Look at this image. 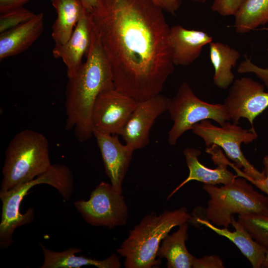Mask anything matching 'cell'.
<instances>
[{
	"label": "cell",
	"instance_id": "1f68e13d",
	"mask_svg": "<svg viewBox=\"0 0 268 268\" xmlns=\"http://www.w3.org/2000/svg\"><path fill=\"white\" fill-rule=\"evenodd\" d=\"M83 7L90 12L95 7L97 0H80Z\"/></svg>",
	"mask_w": 268,
	"mask_h": 268
},
{
	"label": "cell",
	"instance_id": "3957f363",
	"mask_svg": "<svg viewBox=\"0 0 268 268\" xmlns=\"http://www.w3.org/2000/svg\"><path fill=\"white\" fill-rule=\"evenodd\" d=\"M192 214L186 207L165 210L157 215L154 212L146 215L130 232L128 237L117 252L125 258L126 268H151L161 264L156 259L161 241L174 227L189 221Z\"/></svg>",
	"mask_w": 268,
	"mask_h": 268
},
{
	"label": "cell",
	"instance_id": "7a4b0ae2",
	"mask_svg": "<svg viewBox=\"0 0 268 268\" xmlns=\"http://www.w3.org/2000/svg\"><path fill=\"white\" fill-rule=\"evenodd\" d=\"M86 60L68 78L65 106V129H73L78 141L93 135L92 112L95 102L103 91L115 88L111 67L92 25L91 42Z\"/></svg>",
	"mask_w": 268,
	"mask_h": 268
},
{
	"label": "cell",
	"instance_id": "d6a6232c",
	"mask_svg": "<svg viewBox=\"0 0 268 268\" xmlns=\"http://www.w3.org/2000/svg\"><path fill=\"white\" fill-rule=\"evenodd\" d=\"M262 268H268V250H267Z\"/></svg>",
	"mask_w": 268,
	"mask_h": 268
},
{
	"label": "cell",
	"instance_id": "836d02e7",
	"mask_svg": "<svg viewBox=\"0 0 268 268\" xmlns=\"http://www.w3.org/2000/svg\"><path fill=\"white\" fill-rule=\"evenodd\" d=\"M195 2H200V3H204L207 0H192Z\"/></svg>",
	"mask_w": 268,
	"mask_h": 268
},
{
	"label": "cell",
	"instance_id": "52a82bcc",
	"mask_svg": "<svg viewBox=\"0 0 268 268\" xmlns=\"http://www.w3.org/2000/svg\"><path fill=\"white\" fill-rule=\"evenodd\" d=\"M193 133L201 138L206 147L215 144L221 148L227 157L238 168L243 169L237 172V176L250 180L262 181L265 178L263 171L257 170L246 158L241 149V144H248L258 136L254 128L244 129L236 124L226 122L220 127L213 125L208 120L196 124Z\"/></svg>",
	"mask_w": 268,
	"mask_h": 268
},
{
	"label": "cell",
	"instance_id": "83f0119b",
	"mask_svg": "<svg viewBox=\"0 0 268 268\" xmlns=\"http://www.w3.org/2000/svg\"><path fill=\"white\" fill-rule=\"evenodd\" d=\"M222 259L216 255L205 256L201 258H195L192 268H223Z\"/></svg>",
	"mask_w": 268,
	"mask_h": 268
},
{
	"label": "cell",
	"instance_id": "4fadbf2b",
	"mask_svg": "<svg viewBox=\"0 0 268 268\" xmlns=\"http://www.w3.org/2000/svg\"><path fill=\"white\" fill-rule=\"evenodd\" d=\"M205 152L210 155L215 165V168H209L201 164L199 160L201 155L199 149L186 148L184 150L187 165L189 170L188 177L178 185L168 196L169 199L177 191L187 183L195 180L205 184H228L238 177L228 169L230 162L224 154L220 147L212 144L205 149Z\"/></svg>",
	"mask_w": 268,
	"mask_h": 268
},
{
	"label": "cell",
	"instance_id": "4316f807",
	"mask_svg": "<svg viewBox=\"0 0 268 268\" xmlns=\"http://www.w3.org/2000/svg\"><path fill=\"white\" fill-rule=\"evenodd\" d=\"M237 72L239 73H254L263 81L268 92V68L257 66L245 56V59L239 64Z\"/></svg>",
	"mask_w": 268,
	"mask_h": 268
},
{
	"label": "cell",
	"instance_id": "277c9868",
	"mask_svg": "<svg viewBox=\"0 0 268 268\" xmlns=\"http://www.w3.org/2000/svg\"><path fill=\"white\" fill-rule=\"evenodd\" d=\"M52 164L46 137L32 130L20 131L11 139L5 151L0 192L32 180Z\"/></svg>",
	"mask_w": 268,
	"mask_h": 268
},
{
	"label": "cell",
	"instance_id": "4dcf8cb0",
	"mask_svg": "<svg viewBox=\"0 0 268 268\" xmlns=\"http://www.w3.org/2000/svg\"><path fill=\"white\" fill-rule=\"evenodd\" d=\"M29 0H0V13L23 6Z\"/></svg>",
	"mask_w": 268,
	"mask_h": 268
},
{
	"label": "cell",
	"instance_id": "9c48e42d",
	"mask_svg": "<svg viewBox=\"0 0 268 268\" xmlns=\"http://www.w3.org/2000/svg\"><path fill=\"white\" fill-rule=\"evenodd\" d=\"M73 205L92 226L112 229L125 225L128 219V208L122 194L105 182H101L92 191L88 200H80Z\"/></svg>",
	"mask_w": 268,
	"mask_h": 268
},
{
	"label": "cell",
	"instance_id": "2e32d148",
	"mask_svg": "<svg viewBox=\"0 0 268 268\" xmlns=\"http://www.w3.org/2000/svg\"><path fill=\"white\" fill-rule=\"evenodd\" d=\"M212 37L203 31L188 29L181 25L170 27L169 42L175 66H188L200 56L203 47Z\"/></svg>",
	"mask_w": 268,
	"mask_h": 268
},
{
	"label": "cell",
	"instance_id": "8992f818",
	"mask_svg": "<svg viewBox=\"0 0 268 268\" xmlns=\"http://www.w3.org/2000/svg\"><path fill=\"white\" fill-rule=\"evenodd\" d=\"M248 181L246 178L238 176L231 183L220 187L204 184L202 189L209 199L207 207L203 208L202 217L197 218L228 228L234 214L268 213V196L255 190Z\"/></svg>",
	"mask_w": 268,
	"mask_h": 268
},
{
	"label": "cell",
	"instance_id": "d6986e66",
	"mask_svg": "<svg viewBox=\"0 0 268 268\" xmlns=\"http://www.w3.org/2000/svg\"><path fill=\"white\" fill-rule=\"evenodd\" d=\"M40 246L44 255V262L41 268H79L85 266H93L98 268L121 267L119 258L115 254L106 259L99 260L75 256V254L81 252L77 248L71 247L62 252H56L46 248L42 244H40Z\"/></svg>",
	"mask_w": 268,
	"mask_h": 268
},
{
	"label": "cell",
	"instance_id": "cb8c5ba5",
	"mask_svg": "<svg viewBox=\"0 0 268 268\" xmlns=\"http://www.w3.org/2000/svg\"><path fill=\"white\" fill-rule=\"evenodd\" d=\"M238 221L257 243L268 250V213L238 215Z\"/></svg>",
	"mask_w": 268,
	"mask_h": 268
},
{
	"label": "cell",
	"instance_id": "5b68a950",
	"mask_svg": "<svg viewBox=\"0 0 268 268\" xmlns=\"http://www.w3.org/2000/svg\"><path fill=\"white\" fill-rule=\"evenodd\" d=\"M45 184L55 188L65 200H69L74 190L72 173L64 164H54L44 173L31 181L4 192H0L2 202L0 223V247L6 248L13 243L12 234L15 229L31 223L34 217V210L29 208L26 212H20V206L24 197L32 187Z\"/></svg>",
	"mask_w": 268,
	"mask_h": 268
},
{
	"label": "cell",
	"instance_id": "603a6c76",
	"mask_svg": "<svg viewBox=\"0 0 268 268\" xmlns=\"http://www.w3.org/2000/svg\"><path fill=\"white\" fill-rule=\"evenodd\" d=\"M236 31L244 34L268 23V0H243L235 15Z\"/></svg>",
	"mask_w": 268,
	"mask_h": 268
},
{
	"label": "cell",
	"instance_id": "d4e9b609",
	"mask_svg": "<svg viewBox=\"0 0 268 268\" xmlns=\"http://www.w3.org/2000/svg\"><path fill=\"white\" fill-rule=\"evenodd\" d=\"M36 15L23 6L0 13V33L30 20Z\"/></svg>",
	"mask_w": 268,
	"mask_h": 268
},
{
	"label": "cell",
	"instance_id": "7c38bea8",
	"mask_svg": "<svg viewBox=\"0 0 268 268\" xmlns=\"http://www.w3.org/2000/svg\"><path fill=\"white\" fill-rule=\"evenodd\" d=\"M160 94L138 102L121 135L133 151L142 148L150 141L149 132L156 118L167 111L170 101Z\"/></svg>",
	"mask_w": 268,
	"mask_h": 268
},
{
	"label": "cell",
	"instance_id": "9a60e30c",
	"mask_svg": "<svg viewBox=\"0 0 268 268\" xmlns=\"http://www.w3.org/2000/svg\"><path fill=\"white\" fill-rule=\"evenodd\" d=\"M92 24L90 13L83 11L69 39L64 44L55 45L53 55L61 58L66 66L67 76L69 78L82 64L83 56L87 55L91 42Z\"/></svg>",
	"mask_w": 268,
	"mask_h": 268
},
{
	"label": "cell",
	"instance_id": "7402d4cb",
	"mask_svg": "<svg viewBox=\"0 0 268 268\" xmlns=\"http://www.w3.org/2000/svg\"><path fill=\"white\" fill-rule=\"evenodd\" d=\"M209 49L210 59L214 70L213 83L218 88L226 89L234 81L232 68L235 67L240 53L231 46L219 42L212 41Z\"/></svg>",
	"mask_w": 268,
	"mask_h": 268
},
{
	"label": "cell",
	"instance_id": "f546056e",
	"mask_svg": "<svg viewBox=\"0 0 268 268\" xmlns=\"http://www.w3.org/2000/svg\"><path fill=\"white\" fill-rule=\"evenodd\" d=\"M263 163L264 165L263 171L265 174L264 180L262 181L250 180L249 182L266 193L268 196V155L264 157Z\"/></svg>",
	"mask_w": 268,
	"mask_h": 268
},
{
	"label": "cell",
	"instance_id": "ffe728a7",
	"mask_svg": "<svg viewBox=\"0 0 268 268\" xmlns=\"http://www.w3.org/2000/svg\"><path fill=\"white\" fill-rule=\"evenodd\" d=\"M179 226L177 231L164 238L157 257L166 259L168 268H192L196 257L189 252L185 244L188 238V223Z\"/></svg>",
	"mask_w": 268,
	"mask_h": 268
},
{
	"label": "cell",
	"instance_id": "f1b7e54d",
	"mask_svg": "<svg viewBox=\"0 0 268 268\" xmlns=\"http://www.w3.org/2000/svg\"><path fill=\"white\" fill-rule=\"evenodd\" d=\"M156 5L172 15H175L183 0H151Z\"/></svg>",
	"mask_w": 268,
	"mask_h": 268
},
{
	"label": "cell",
	"instance_id": "5bb4252c",
	"mask_svg": "<svg viewBox=\"0 0 268 268\" xmlns=\"http://www.w3.org/2000/svg\"><path fill=\"white\" fill-rule=\"evenodd\" d=\"M103 161L105 172L113 188L122 194V184L134 151L119 140L118 135L93 130Z\"/></svg>",
	"mask_w": 268,
	"mask_h": 268
},
{
	"label": "cell",
	"instance_id": "30bf717a",
	"mask_svg": "<svg viewBox=\"0 0 268 268\" xmlns=\"http://www.w3.org/2000/svg\"><path fill=\"white\" fill-rule=\"evenodd\" d=\"M137 103L115 88L102 92L92 109L93 130L105 134L121 135Z\"/></svg>",
	"mask_w": 268,
	"mask_h": 268
},
{
	"label": "cell",
	"instance_id": "8fae6325",
	"mask_svg": "<svg viewBox=\"0 0 268 268\" xmlns=\"http://www.w3.org/2000/svg\"><path fill=\"white\" fill-rule=\"evenodd\" d=\"M229 120L238 124L247 119L254 128L255 119L268 108V92L265 86L250 77L234 80L224 103Z\"/></svg>",
	"mask_w": 268,
	"mask_h": 268
},
{
	"label": "cell",
	"instance_id": "ba28073f",
	"mask_svg": "<svg viewBox=\"0 0 268 268\" xmlns=\"http://www.w3.org/2000/svg\"><path fill=\"white\" fill-rule=\"evenodd\" d=\"M167 111L173 122L168 136L171 145H175L184 133L203 120H212L220 126L230 120L223 104L201 100L186 82L181 83L175 96L170 99Z\"/></svg>",
	"mask_w": 268,
	"mask_h": 268
},
{
	"label": "cell",
	"instance_id": "6da1fadb",
	"mask_svg": "<svg viewBox=\"0 0 268 268\" xmlns=\"http://www.w3.org/2000/svg\"><path fill=\"white\" fill-rule=\"evenodd\" d=\"M89 13L115 88L138 102L159 94L175 66L163 10L151 0H97Z\"/></svg>",
	"mask_w": 268,
	"mask_h": 268
},
{
	"label": "cell",
	"instance_id": "e0dca14e",
	"mask_svg": "<svg viewBox=\"0 0 268 268\" xmlns=\"http://www.w3.org/2000/svg\"><path fill=\"white\" fill-rule=\"evenodd\" d=\"M44 29V14L40 12L30 20L0 33V60L17 55L30 47Z\"/></svg>",
	"mask_w": 268,
	"mask_h": 268
},
{
	"label": "cell",
	"instance_id": "484cf974",
	"mask_svg": "<svg viewBox=\"0 0 268 268\" xmlns=\"http://www.w3.org/2000/svg\"><path fill=\"white\" fill-rule=\"evenodd\" d=\"M243 0H214L211 5L212 11L222 16L235 15Z\"/></svg>",
	"mask_w": 268,
	"mask_h": 268
},
{
	"label": "cell",
	"instance_id": "44dd1931",
	"mask_svg": "<svg viewBox=\"0 0 268 268\" xmlns=\"http://www.w3.org/2000/svg\"><path fill=\"white\" fill-rule=\"evenodd\" d=\"M57 17L52 26L55 45L65 43L70 37L85 9L80 0H52Z\"/></svg>",
	"mask_w": 268,
	"mask_h": 268
},
{
	"label": "cell",
	"instance_id": "ac0fdd59",
	"mask_svg": "<svg viewBox=\"0 0 268 268\" xmlns=\"http://www.w3.org/2000/svg\"><path fill=\"white\" fill-rule=\"evenodd\" d=\"M191 222L203 225L218 235L227 238L238 248L253 268H262L267 250L257 243L245 227L238 221L236 220L233 216L231 223L235 229L233 232L227 228L217 227L205 219L197 218Z\"/></svg>",
	"mask_w": 268,
	"mask_h": 268
}]
</instances>
